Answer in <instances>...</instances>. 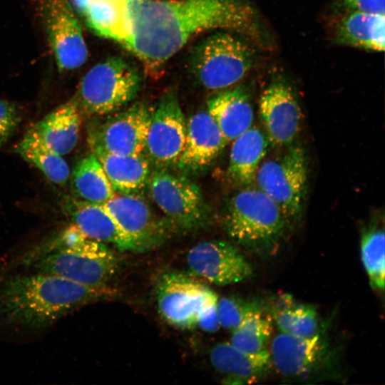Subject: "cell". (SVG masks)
I'll return each instance as SVG.
<instances>
[{"mask_svg":"<svg viewBox=\"0 0 385 385\" xmlns=\"http://www.w3.org/2000/svg\"><path fill=\"white\" fill-rule=\"evenodd\" d=\"M123 46L155 73L194 36L234 31L259 38L254 9L241 0H125Z\"/></svg>","mask_w":385,"mask_h":385,"instance_id":"obj_1","label":"cell"},{"mask_svg":"<svg viewBox=\"0 0 385 385\" xmlns=\"http://www.w3.org/2000/svg\"><path fill=\"white\" fill-rule=\"evenodd\" d=\"M115 294L108 286L91 287L34 272L14 274L0 282V322L14 328L42 329Z\"/></svg>","mask_w":385,"mask_h":385,"instance_id":"obj_2","label":"cell"},{"mask_svg":"<svg viewBox=\"0 0 385 385\" xmlns=\"http://www.w3.org/2000/svg\"><path fill=\"white\" fill-rule=\"evenodd\" d=\"M224 225L228 235L255 254H274L288 222L277 205L259 188L245 186L227 202Z\"/></svg>","mask_w":385,"mask_h":385,"instance_id":"obj_3","label":"cell"},{"mask_svg":"<svg viewBox=\"0 0 385 385\" xmlns=\"http://www.w3.org/2000/svg\"><path fill=\"white\" fill-rule=\"evenodd\" d=\"M140 83L134 66L120 57H110L88 71L72 99L81 116L107 115L133 100Z\"/></svg>","mask_w":385,"mask_h":385,"instance_id":"obj_4","label":"cell"},{"mask_svg":"<svg viewBox=\"0 0 385 385\" xmlns=\"http://www.w3.org/2000/svg\"><path fill=\"white\" fill-rule=\"evenodd\" d=\"M24 265L34 272L102 287L108 286L118 264L116 256L104 243L86 237L75 245L46 252Z\"/></svg>","mask_w":385,"mask_h":385,"instance_id":"obj_5","label":"cell"},{"mask_svg":"<svg viewBox=\"0 0 385 385\" xmlns=\"http://www.w3.org/2000/svg\"><path fill=\"white\" fill-rule=\"evenodd\" d=\"M220 30L197 45L191 56V68L198 82L212 91L232 87L249 72L253 51L241 38Z\"/></svg>","mask_w":385,"mask_h":385,"instance_id":"obj_6","label":"cell"},{"mask_svg":"<svg viewBox=\"0 0 385 385\" xmlns=\"http://www.w3.org/2000/svg\"><path fill=\"white\" fill-rule=\"evenodd\" d=\"M308 171L303 148L292 145L279 156L262 160L257 171L259 188L277 205L288 223L298 220L302 215Z\"/></svg>","mask_w":385,"mask_h":385,"instance_id":"obj_7","label":"cell"},{"mask_svg":"<svg viewBox=\"0 0 385 385\" xmlns=\"http://www.w3.org/2000/svg\"><path fill=\"white\" fill-rule=\"evenodd\" d=\"M322 327L312 337H298L280 332L271 342L273 368L289 379L313 380L331 374L336 364V351Z\"/></svg>","mask_w":385,"mask_h":385,"instance_id":"obj_8","label":"cell"},{"mask_svg":"<svg viewBox=\"0 0 385 385\" xmlns=\"http://www.w3.org/2000/svg\"><path fill=\"white\" fill-rule=\"evenodd\" d=\"M151 197L174 227L193 231L205 226L208 207L198 185L188 178L159 169L148 179Z\"/></svg>","mask_w":385,"mask_h":385,"instance_id":"obj_9","label":"cell"},{"mask_svg":"<svg viewBox=\"0 0 385 385\" xmlns=\"http://www.w3.org/2000/svg\"><path fill=\"white\" fill-rule=\"evenodd\" d=\"M152 112L145 104L136 103L121 112L109 114L101 123L89 129L91 149L120 155L143 153Z\"/></svg>","mask_w":385,"mask_h":385,"instance_id":"obj_10","label":"cell"},{"mask_svg":"<svg viewBox=\"0 0 385 385\" xmlns=\"http://www.w3.org/2000/svg\"><path fill=\"white\" fill-rule=\"evenodd\" d=\"M186 135V120L176 93L169 91L152 112L145 151L150 161L159 168L177 164Z\"/></svg>","mask_w":385,"mask_h":385,"instance_id":"obj_11","label":"cell"},{"mask_svg":"<svg viewBox=\"0 0 385 385\" xmlns=\"http://www.w3.org/2000/svg\"><path fill=\"white\" fill-rule=\"evenodd\" d=\"M49 43L60 70L80 67L88 57L81 26L68 0H40Z\"/></svg>","mask_w":385,"mask_h":385,"instance_id":"obj_12","label":"cell"},{"mask_svg":"<svg viewBox=\"0 0 385 385\" xmlns=\"http://www.w3.org/2000/svg\"><path fill=\"white\" fill-rule=\"evenodd\" d=\"M190 271L217 285L237 283L252 277L251 263L233 245L224 240L198 243L188 252Z\"/></svg>","mask_w":385,"mask_h":385,"instance_id":"obj_13","label":"cell"},{"mask_svg":"<svg viewBox=\"0 0 385 385\" xmlns=\"http://www.w3.org/2000/svg\"><path fill=\"white\" fill-rule=\"evenodd\" d=\"M259 111L269 143L277 147L292 145L302 118L292 88L282 81L271 83L260 96Z\"/></svg>","mask_w":385,"mask_h":385,"instance_id":"obj_14","label":"cell"},{"mask_svg":"<svg viewBox=\"0 0 385 385\" xmlns=\"http://www.w3.org/2000/svg\"><path fill=\"white\" fill-rule=\"evenodd\" d=\"M140 251L162 242L171 224L158 219L145 200L135 193L114 195L101 204Z\"/></svg>","mask_w":385,"mask_h":385,"instance_id":"obj_15","label":"cell"},{"mask_svg":"<svg viewBox=\"0 0 385 385\" xmlns=\"http://www.w3.org/2000/svg\"><path fill=\"white\" fill-rule=\"evenodd\" d=\"M205 287L183 273L171 272L163 274L157 285L158 307L161 316L179 329L194 328Z\"/></svg>","mask_w":385,"mask_h":385,"instance_id":"obj_16","label":"cell"},{"mask_svg":"<svg viewBox=\"0 0 385 385\" xmlns=\"http://www.w3.org/2000/svg\"><path fill=\"white\" fill-rule=\"evenodd\" d=\"M65 213L88 238L111 243L121 251H140L101 204L69 197L65 199Z\"/></svg>","mask_w":385,"mask_h":385,"instance_id":"obj_17","label":"cell"},{"mask_svg":"<svg viewBox=\"0 0 385 385\" xmlns=\"http://www.w3.org/2000/svg\"><path fill=\"white\" fill-rule=\"evenodd\" d=\"M227 144L208 112H198L186 121L185 144L177 165L184 171L202 170L215 160Z\"/></svg>","mask_w":385,"mask_h":385,"instance_id":"obj_18","label":"cell"},{"mask_svg":"<svg viewBox=\"0 0 385 385\" xmlns=\"http://www.w3.org/2000/svg\"><path fill=\"white\" fill-rule=\"evenodd\" d=\"M213 367L225 376V384H250L265 379L273 368L270 352L247 353L230 342H221L210 350Z\"/></svg>","mask_w":385,"mask_h":385,"instance_id":"obj_19","label":"cell"},{"mask_svg":"<svg viewBox=\"0 0 385 385\" xmlns=\"http://www.w3.org/2000/svg\"><path fill=\"white\" fill-rule=\"evenodd\" d=\"M81 117L71 99L48 113L29 130L50 150L64 155L71 153L77 145Z\"/></svg>","mask_w":385,"mask_h":385,"instance_id":"obj_20","label":"cell"},{"mask_svg":"<svg viewBox=\"0 0 385 385\" xmlns=\"http://www.w3.org/2000/svg\"><path fill=\"white\" fill-rule=\"evenodd\" d=\"M207 112L227 143L248 130L254 118L249 94L241 86L214 96L207 102Z\"/></svg>","mask_w":385,"mask_h":385,"instance_id":"obj_21","label":"cell"},{"mask_svg":"<svg viewBox=\"0 0 385 385\" xmlns=\"http://www.w3.org/2000/svg\"><path fill=\"white\" fill-rule=\"evenodd\" d=\"M227 175L237 185L247 186L255 180L258 168L269 147V140L264 132L256 126L232 141Z\"/></svg>","mask_w":385,"mask_h":385,"instance_id":"obj_22","label":"cell"},{"mask_svg":"<svg viewBox=\"0 0 385 385\" xmlns=\"http://www.w3.org/2000/svg\"><path fill=\"white\" fill-rule=\"evenodd\" d=\"M114 191L135 193L148 182V159L143 155H120L93 149Z\"/></svg>","mask_w":385,"mask_h":385,"instance_id":"obj_23","label":"cell"},{"mask_svg":"<svg viewBox=\"0 0 385 385\" xmlns=\"http://www.w3.org/2000/svg\"><path fill=\"white\" fill-rule=\"evenodd\" d=\"M336 40L346 46L383 51L385 46L384 15L351 11L339 22Z\"/></svg>","mask_w":385,"mask_h":385,"instance_id":"obj_24","label":"cell"},{"mask_svg":"<svg viewBox=\"0 0 385 385\" xmlns=\"http://www.w3.org/2000/svg\"><path fill=\"white\" fill-rule=\"evenodd\" d=\"M269 313L280 332L298 337H312L322 327L314 306L300 303L287 293L277 297Z\"/></svg>","mask_w":385,"mask_h":385,"instance_id":"obj_25","label":"cell"},{"mask_svg":"<svg viewBox=\"0 0 385 385\" xmlns=\"http://www.w3.org/2000/svg\"><path fill=\"white\" fill-rule=\"evenodd\" d=\"M71 189L76 198L103 204L115 195L96 156L91 153L76 162L71 175Z\"/></svg>","mask_w":385,"mask_h":385,"instance_id":"obj_26","label":"cell"},{"mask_svg":"<svg viewBox=\"0 0 385 385\" xmlns=\"http://www.w3.org/2000/svg\"><path fill=\"white\" fill-rule=\"evenodd\" d=\"M15 151L31 164L52 183L66 186L70 178V168L62 155L46 147L31 131L28 130L16 145Z\"/></svg>","mask_w":385,"mask_h":385,"instance_id":"obj_27","label":"cell"},{"mask_svg":"<svg viewBox=\"0 0 385 385\" xmlns=\"http://www.w3.org/2000/svg\"><path fill=\"white\" fill-rule=\"evenodd\" d=\"M124 1L92 0L83 13L88 26L96 34L121 45L127 36Z\"/></svg>","mask_w":385,"mask_h":385,"instance_id":"obj_28","label":"cell"},{"mask_svg":"<svg viewBox=\"0 0 385 385\" xmlns=\"http://www.w3.org/2000/svg\"><path fill=\"white\" fill-rule=\"evenodd\" d=\"M266 309L255 311L232 331L230 343L240 351L254 354L266 349L273 331V319Z\"/></svg>","mask_w":385,"mask_h":385,"instance_id":"obj_29","label":"cell"},{"mask_svg":"<svg viewBox=\"0 0 385 385\" xmlns=\"http://www.w3.org/2000/svg\"><path fill=\"white\" fill-rule=\"evenodd\" d=\"M360 251L361 261L371 288L384 289V232L383 228L371 225L363 230Z\"/></svg>","mask_w":385,"mask_h":385,"instance_id":"obj_30","label":"cell"},{"mask_svg":"<svg viewBox=\"0 0 385 385\" xmlns=\"http://www.w3.org/2000/svg\"><path fill=\"white\" fill-rule=\"evenodd\" d=\"M265 309L262 300L230 295L218 300L220 326L229 329H236L251 313Z\"/></svg>","mask_w":385,"mask_h":385,"instance_id":"obj_31","label":"cell"},{"mask_svg":"<svg viewBox=\"0 0 385 385\" xmlns=\"http://www.w3.org/2000/svg\"><path fill=\"white\" fill-rule=\"evenodd\" d=\"M196 323L201 329L207 332H215L220 327L218 299L216 294L207 287L198 304Z\"/></svg>","mask_w":385,"mask_h":385,"instance_id":"obj_32","label":"cell"},{"mask_svg":"<svg viewBox=\"0 0 385 385\" xmlns=\"http://www.w3.org/2000/svg\"><path fill=\"white\" fill-rule=\"evenodd\" d=\"M20 121L21 115L16 106L0 99V148L11 138Z\"/></svg>","mask_w":385,"mask_h":385,"instance_id":"obj_33","label":"cell"},{"mask_svg":"<svg viewBox=\"0 0 385 385\" xmlns=\"http://www.w3.org/2000/svg\"><path fill=\"white\" fill-rule=\"evenodd\" d=\"M342 3L350 11L384 15L385 0H342Z\"/></svg>","mask_w":385,"mask_h":385,"instance_id":"obj_34","label":"cell"},{"mask_svg":"<svg viewBox=\"0 0 385 385\" xmlns=\"http://www.w3.org/2000/svg\"><path fill=\"white\" fill-rule=\"evenodd\" d=\"M74 7L83 14L92 0H71Z\"/></svg>","mask_w":385,"mask_h":385,"instance_id":"obj_35","label":"cell"}]
</instances>
